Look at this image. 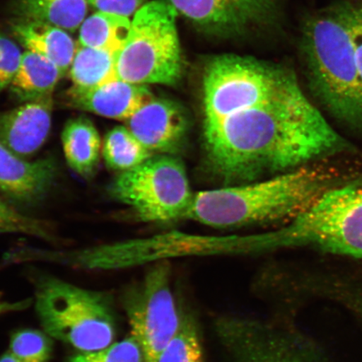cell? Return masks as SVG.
<instances>
[{"mask_svg":"<svg viewBox=\"0 0 362 362\" xmlns=\"http://www.w3.org/2000/svg\"><path fill=\"white\" fill-rule=\"evenodd\" d=\"M203 131L208 163L229 185L352 148L307 98L296 76L268 100Z\"/></svg>","mask_w":362,"mask_h":362,"instance_id":"cell-1","label":"cell"},{"mask_svg":"<svg viewBox=\"0 0 362 362\" xmlns=\"http://www.w3.org/2000/svg\"><path fill=\"white\" fill-rule=\"evenodd\" d=\"M330 183L329 172L301 166L266 180L196 193L187 218L216 228L293 221Z\"/></svg>","mask_w":362,"mask_h":362,"instance_id":"cell-2","label":"cell"},{"mask_svg":"<svg viewBox=\"0 0 362 362\" xmlns=\"http://www.w3.org/2000/svg\"><path fill=\"white\" fill-rule=\"evenodd\" d=\"M301 52L315 98L338 120L362 132V78L349 35L333 7L306 22Z\"/></svg>","mask_w":362,"mask_h":362,"instance_id":"cell-3","label":"cell"},{"mask_svg":"<svg viewBox=\"0 0 362 362\" xmlns=\"http://www.w3.org/2000/svg\"><path fill=\"white\" fill-rule=\"evenodd\" d=\"M35 308L48 336L81 352L102 350L115 338V310L107 293L40 276L35 284Z\"/></svg>","mask_w":362,"mask_h":362,"instance_id":"cell-4","label":"cell"},{"mask_svg":"<svg viewBox=\"0 0 362 362\" xmlns=\"http://www.w3.org/2000/svg\"><path fill=\"white\" fill-rule=\"evenodd\" d=\"M177 16L170 0H153L135 13L129 37L117 59L119 79L146 86L178 83L183 59Z\"/></svg>","mask_w":362,"mask_h":362,"instance_id":"cell-5","label":"cell"},{"mask_svg":"<svg viewBox=\"0 0 362 362\" xmlns=\"http://www.w3.org/2000/svg\"><path fill=\"white\" fill-rule=\"evenodd\" d=\"M108 194L140 220L152 223L187 218L194 197L182 161L169 155L153 156L122 172L108 187Z\"/></svg>","mask_w":362,"mask_h":362,"instance_id":"cell-6","label":"cell"},{"mask_svg":"<svg viewBox=\"0 0 362 362\" xmlns=\"http://www.w3.org/2000/svg\"><path fill=\"white\" fill-rule=\"evenodd\" d=\"M294 76L250 57L216 58L204 75V126L268 100Z\"/></svg>","mask_w":362,"mask_h":362,"instance_id":"cell-7","label":"cell"},{"mask_svg":"<svg viewBox=\"0 0 362 362\" xmlns=\"http://www.w3.org/2000/svg\"><path fill=\"white\" fill-rule=\"evenodd\" d=\"M292 221L289 242L362 257V184L328 188Z\"/></svg>","mask_w":362,"mask_h":362,"instance_id":"cell-8","label":"cell"},{"mask_svg":"<svg viewBox=\"0 0 362 362\" xmlns=\"http://www.w3.org/2000/svg\"><path fill=\"white\" fill-rule=\"evenodd\" d=\"M124 306L144 362H158L181 321L170 287L168 268L160 265L149 272L141 284L125 293Z\"/></svg>","mask_w":362,"mask_h":362,"instance_id":"cell-9","label":"cell"},{"mask_svg":"<svg viewBox=\"0 0 362 362\" xmlns=\"http://www.w3.org/2000/svg\"><path fill=\"white\" fill-rule=\"evenodd\" d=\"M178 13L208 33L242 34L268 21L279 0H170Z\"/></svg>","mask_w":362,"mask_h":362,"instance_id":"cell-10","label":"cell"},{"mask_svg":"<svg viewBox=\"0 0 362 362\" xmlns=\"http://www.w3.org/2000/svg\"><path fill=\"white\" fill-rule=\"evenodd\" d=\"M126 127L149 151L174 156L187 140L189 120L177 103L153 97L126 121Z\"/></svg>","mask_w":362,"mask_h":362,"instance_id":"cell-11","label":"cell"},{"mask_svg":"<svg viewBox=\"0 0 362 362\" xmlns=\"http://www.w3.org/2000/svg\"><path fill=\"white\" fill-rule=\"evenodd\" d=\"M58 174L52 158L26 161L0 142V192L11 200L30 205L51 189Z\"/></svg>","mask_w":362,"mask_h":362,"instance_id":"cell-12","label":"cell"},{"mask_svg":"<svg viewBox=\"0 0 362 362\" xmlns=\"http://www.w3.org/2000/svg\"><path fill=\"white\" fill-rule=\"evenodd\" d=\"M65 97L67 105L75 110L125 122L153 98L147 86L119 78L92 89L71 87Z\"/></svg>","mask_w":362,"mask_h":362,"instance_id":"cell-13","label":"cell"},{"mask_svg":"<svg viewBox=\"0 0 362 362\" xmlns=\"http://www.w3.org/2000/svg\"><path fill=\"white\" fill-rule=\"evenodd\" d=\"M53 98L27 102L0 115V142L21 158L42 147L52 127Z\"/></svg>","mask_w":362,"mask_h":362,"instance_id":"cell-14","label":"cell"},{"mask_svg":"<svg viewBox=\"0 0 362 362\" xmlns=\"http://www.w3.org/2000/svg\"><path fill=\"white\" fill-rule=\"evenodd\" d=\"M13 33L27 51L39 54L55 64L63 76L70 70L76 47L67 31L42 22L20 21Z\"/></svg>","mask_w":362,"mask_h":362,"instance_id":"cell-15","label":"cell"},{"mask_svg":"<svg viewBox=\"0 0 362 362\" xmlns=\"http://www.w3.org/2000/svg\"><path fill=\"white\" fill-rule=\"evenodd\" d=\"M223 334L237 362H300L285 350L274 330L235 324L226 327Z\"/></svg>","mask_w":362,"mask_h":362,"instance_id":"cell-16","label":"cell"},{"mask_svg":"<svg viewBox=\"0 0 362 362\" xmlns=\"http://www.w3.org/2000/svg\"><path fill=\"white\" fill-rule=\"evenodd\" d=\"M62 144L70 168L84 179L93 178L102 148L100 135L93 122L84 116L68 120L62 130Z\"/></svg>","mask_w":362,"mask_h":362,"instance_id":"cell-17","label":"cell"},{"mask_svg":"<svg viewBox=\"0 0 362 362\" xmlns=\"http://www.w3.org/2000/svg\"><path fill=\"white\" fill-rule=\"evenodd\" d=\"M62 76L60 69L48 59L26 51L10 86L11 92L23 103L52 96Z\"/></svg>","mask_w":362,"mask_h":362,"instance_id":"cell-18","label":"cell"},{"mask_svg":"<svg viewBox=\"0 0 362 362\" xmlns=\"http://www.w3.org/2000/svg\"><path fill=\"white\" fill-rule=\"evenodd\" d=\"M88 0H18L21 21H36L74 33L86 19Z\"/></svg>","mask_w":362,"mask_h":362,"instance_id":"cell-19","label":"cell"},{"mask_svg":"<svg viewBox=\"0 0 362 362\" xmlns=\"http://www.w3.org/2000/svg\"><path fill=\"white\" fill-rule=\"evenodd\" d=\"M119 53L83 47L78 43L70 68L71 87L92 89L119 79Z\"/></svg>","mask_w":362,"mask_h":362,"instance_id":"cell-20","label":"cell"},{"mask_svg":"<svg viewBox=\"0 0 362 362\" xmlns=\"http://www.w3.org/2000/svg\"><path fill=\"white\" fill-rule=\"evenodd\" d=\"M131 22L128 17L97 11L81 24L78 43L83 47L119 53L129 37Z\"/></svg>","mask_w":362,"mask_h":362,"instance_id":"cell-21","label":"cell"},{"mask_svg":"<svg viewBox=\"0 0 362 362\" xmlns=\"http://www.w3.org/2000/svg\"><path fill=\"white\" fill-rule=\"evenodd\" d=\"M102 153L108 168L121 173L141 165L153 155L126 126H117L106 134Z\"/></svg>","mask_w":362,"mask_h":362,"instance_id":"cell-22","label":"cell"},{"mask_svg":"<svg viewBox=\"0 0 362 362\" xmlns=\"http://www.w3.org/2000/svg\"><path fill=\"white\" fill-rule=\"evenodd\" d=\"M22 234L54 241L56 235L47 221L26 216L0 198V234Z\"/></svg>","mask_w":362,"mask_h":362,"instance_id":"cell-23","label":"cell"},{"mask_svg":"<svg viewBox=\"0 0 362 362\" xmlns=\"http://www.w3.org/2000/svg\"><path fill=\"white\" fill-rule=\"evenodd\" d=\"M158 362H202V347L194 324L181 317L180 327Z\"/></svg>","mask_w":362,"mask_h":362,"instance_id":"cell-24","label":"cell"},{"mask_svg":"<svg viewBox=\"0 0 362 362\" xmlns=\"http://www.w3.org/2000/svg\"><path fill=\"white\" fill-rule=\"evenodd\" d=\"M8 351L23 362H49L52 356L53 342L45 332L21 329L11 337Z\"/></svg>","mask_w":362,"mask_h":362,"instance_id":"cell-25","label":"cell"},{"mask_svg":"<svg viewBox=\"0 0 362 362\" xmlns=\"http://www.w3.org/2000/svg\"><path fill=\"white\" fill-rule=\"evenodd\" d=\"M67 362H144V355L139 344L130 337L102 350L71 356Z\"/></svg>","mask_w":362,"mask_h":362,"instance_id":"cell-26","label":"cell"},{"mask_svg":"<svg viewBox=\"0 0 362 362\" xmlns=\"http://www.w3.org/2000/svg\"><path fill=\"white\" fill-rule=\"evenodd\" d=\"M346 26L362 78V3L342 1L333 7Z\"/></svg>","mask_w":362,"mask_h":362,"instance_id":"cell-27","label":"cell"},{"mask_svg":"<svg viewBox=\"0 0 362 362\" xmlns=\"http://www.w3.org/2000/svg\"><path fill=\"white\" fill-rule=\"evenodd\" d=\"M23 54L18 45L0 34V93L10 87L19 69Z\"/></svg>","mask_w":362,"mask_h":362,"instance_id":"cell-28","label":"cell"},{"mask_svg":"<svg viewBox=\"0 0 362 362\" xmlns=\"http://www.w3.org/2000/svg\"><path fill=\"white\" fill-rule=\"evenodd\" d=\"M88 4L99 12L115 13L129 18L142 7V0H88Z\"/></svg>","mask_w":362,"mask_h":362,"instance_id":"cell-29","label":"cell"},{"mask_svg":"<svg viewBox=\"0 0 362 362\" xmlns=\"http://www.w3.org/2000/svg\"><path fill=\"white\" fill-rule=\"evenodd\" d=\"M0 362H23L20 359H18L16 356H13L11 351L4 353V354L0 357Z\"/></svg>","mask_w":362,"mask_h":362,"instance_id":"cell-30","label":"cell"},{"mask_svg":"<svg viewBox=\"0 0 362 362\" xmlns=\"http://www.w3.org/2000/svg\"><path fill=\"white\" fill-rule=\"evenodd\" d=\"M6 309H8V308L4 306L3 303H0V313H1L3 310H6Z\"/></svg>","mask_w":362,"mask_h":362,"instance_id":"cell-31","label":"cell"}]
</instances>
